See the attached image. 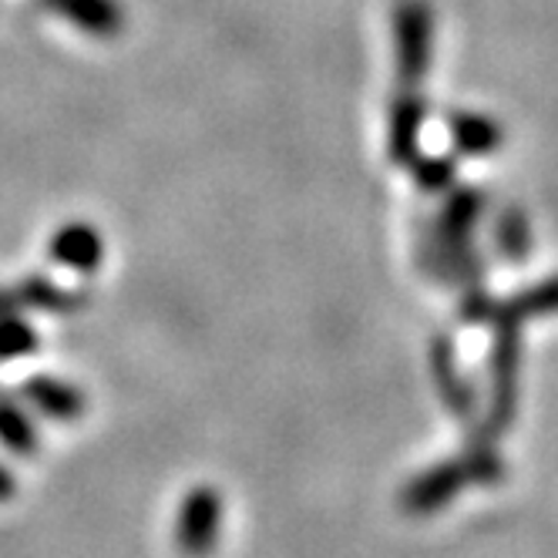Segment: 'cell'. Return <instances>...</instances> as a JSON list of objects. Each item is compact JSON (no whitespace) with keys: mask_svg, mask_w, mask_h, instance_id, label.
Listing matches in <instances>:
<instances>
[{"mask_svg":"<svg viewBox=\"0 0 558 558\" xmlns=\"http://www.w3.org/2000/svg\"><path fill=\"white\" fill-rule=\"evenodd\" d=\"M434 51V14L424 0H401L393 8V61L401 82L414 85L424 77Z\"/></svg>","mask_w":558,"mask_h":558,"instance_id":"obj_1","label":"cell"},{"mask_svg":"<svg viewBox=\"0 0 558 558\" xmlns=\"http://www.w3.org/2000/svg\"><path fill=\"white\" fill-rule=\"evenodd\" d=\"M222 529V498L213 488H195L185 495L179 522H175V542L185 555H209L219 542Z\"/></svg>","mask_w":558,"mask_h":558,"instance_id":"obj_2","label":"cell"},{"mask_svg":"<svg viewBox=\"0 0 558 558\" xmlns=\"http://www.w3.org/2000/svg\"><path fill=\"white\" fill-rule=\"evenodd\" d=\"M45 4L92 37H114L125 24V11L118 0H45Z\"/></svg>","mask_w":558,"mask_h":558,"instance_id":"obj_3","label":"cell"},{"mask_svg":"<svg viewBox=\"0 0 558 558\" xmlns=\"http://www.w3.org/2000/svg\"><path fill=\"white\" fill-rule=\"evenodd\" d=\"M51 256L58 263H64L68 269H77V272H92L101 256H105V246H101V235L85 226V222H71L64 226L58 235H54V243H51Z\"/></svg>","mask_w":558,"mask_h":558,"instance_id":"obj_4","label":"cell"},{"mask_svg":"<svg viewBox=\"0 0 558 558\" xmlns=\"http://www.w3.org/2000/svg\"><path fill=\"white\" fill-rule=\"evenodd\" d=\"M24 397L34 411H41L45 417H54V421H71L85 408V397L68 380H58V377H34L24 387Z\"/></svg>","mask_w":558,"mask_h":558,"instance_id":"obj_5","label":"cell"},{"mask_svg":"<svg viewBox=\"0 0 558 558\" xmlns=\"http://www.w3.org/2000/svg\"><path fill=\"white\" fill-rule=\"evenodd\" d=\"M421 118H424L421 98H414V95L397 98V105L390 111V155L397 162H414L417 138H421Z\"/></svg>","mask_w":558,"mask_h":558,"instance_id":"obj_6","label":"cell"},{"mask_svg":"<svg viewBox=\"0 0 558 558\" xmlns=\"http://www.w3.org/2000/svg\"><path fill=\"white\" fill-rule=\"evenodd\" d=\"M451 132H454V142L461 145V151H471V155L492 151L501 142L498 125L488 122V118H482V114H458L451 122Z\"/></svg>","mask_w":558,"mask_h":558,"instance_id":"obj_7","label":"cell"},{"mask_svg":"<svg viewBox=\"0 0 558 558\" xmlns=\"http://www.w3.org/2000/svg\"><path fill=\"white\" fill-rule=\"evenodd\" d=\"M0 441H4L14 454H27L37 448V434L27 421V414L8 401V397H0Z\"/></svg>","mask_w":558,"mask_h":558,"instance_id":"obj_8","label":"cell"},{"mask_svg":"<svg viewBox=\"0 0 558 558\" xmlns=\"http://www.w3.org/2000/svg\"><path fill=\"white\" fill-rule=\"evenodd\" d=\"M37 343L34 330L27 324H21L17 316H0V361H14V356L31 353Z\"/></svg>","mask_w":558,"mask_h":558,"instance_id":"obj_9","label":"cell"},{"mask_svg":"<svg viewBox=\"0 0 558 558\" xmlns=\"http://www.w3.org/2000/svg\"><path fill=\"white\" fill-rule=\"evenodd\" d=\"M31 283L41 290V293H24L31 303H37V306H48V310H64L68 306V300H64V290H54L51 283H45V279H31Z\"/></svg>","mask_w":558,"mask_h":558,"instance_id":"obj_10","label":"cell"},{"mask_svg":"<svg viewBox=\"0 0 558 558\" xmlns=\"http://www.w3.org/2000/svg\"><path fill=\"white\" fill-rule=\"evenodd\" d=\"M448 172H451V166H445V162H427V166H421V182L427 185V189H437V182H445L448 179Z\"/></svg>","mask_w":558,"mask_h":558,"instance_id":"obj_11","label":"cell"},{"mask_svg":"<svg viewBox=\"0 0 558 558\" xmlns=\"http://www.w3.org/2000/svg\"><path fill=\"white\" fill-rule=\"evenodd\" d=\"M14 495V477H11V471L0 464V501L4 498H11Z\"/></svg>","mask_w":558,"mask_h":558,"instance_id":"obj_12","label":"cell"}]
</instances>
